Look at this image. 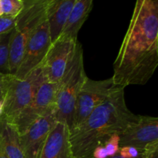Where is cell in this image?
Listing matches in <instances>:
<instances>
[{
  "label": "cell",
  "mask_w": 158,
  "mask_h": 158,
  "mask_svg": "<svg viewBox=\"0 0 158 158\" xmlns=\"http://www.w3.org/2000/svg\"><path fill=\"white\" fill-rule=\"evenodd\" d=\"M3 104H4V101H0V117H2L3 113Z\"/></svg>",
  "instance_id": "obj_25"
},
{
  "label": "cell",
  "mask_w": 158,
  "mask_h": 158,
  "mask_svg": "<svg viewBox=\"0 0 158 158\" xmlns=\"http://www.w3.org/2000/svg\"><path fill=\"white\" fill-rule=\"evenodd\" d=\"M108 158H122L121 157H120V155H119L118 154H117V155H115V156H114V157H108ZM138 158H141L140 157H139Z\"/></svg>",
  "instance_id": "obj_26"
},
{
  "label": "cell",
  "mask_w": 158,
  "mask_h": 158,
  "mask_svg": "<svg viewBox=\"0 0 158 158\" xmlns=\"http://www.w3.org/2000/svg\"><path fill=\"white\" fill-rule=\"evenodd\" d=\"M44 82L42 63L23 80L9 74L3 113L0 119L12 124L20 112L32 101Z\"/></svg>",
  "instance_id": "obj_5"
},
{
  "label": "cell",
  "mask_w": 158,
  "mask_h": 158,
  "mask_svg": "<svg viewBox=\"0 0 158 158\" xmlns=\"http://www.w3.org/2000/svg\"><path fill=\"white\" fill-rule=\"evenodd\" d=\"M77 42L60 37L51 44L42 63L46 82L56 83L61 80L73 56Z\"/></svg>",
  "instance_id": "obj_9"
},
{
  "label": "cell",
  "mask_w": 158,
  "mask_h": 158,
  "mask_svg": "<svg viewBox=\"0 0 158 158\" xmlns=\"http://www.w3.org/2000/svg\"><path fill=\"white\" fill-rule=\"evenodd\" d=\"M118 154L122 158H138L140 157L141 151L134 147L124 146L120 147L118 151Z\"/></svg>",
  "instance_id": "obj_21"
},
{
  "label": "cell",
  "mask_w": 158,
  "mask_h": 158,
  "mask_svg": "<svg viewBox=\"0 0 158 158\" xmlns=\"http://www.w3.org/2000/svg\"><path fill=\"white\" fill-rule=\"evenodd\" d=\"M76 0H48L46 18L49 25L51 43L59 39Z\"/></svg>",
  "instance_id": "obj_13"
},
{
  "label": "cell",
  "mask_w": 158,
  "mask_h": 158,
  "mask_svg": "<svg viewBox=\"0 0 158 158\" xmlns=\"http://www.w3.org/2000/svg\"><path fill=\"white\" fill-rule=\"evenodd\" d=\"M158 140V118L140 115L138 121L120 134V148L131 146L142 151L150 143Z\"/></svg>",
  "instance_id": "obj_11"
},
{
  "label": "cell",
  "mask_w": 158,
  "mask_h": 158,
  "mask_svg": "<svg viewBox=\"0 0 158 158\" xmlns=\"http://www.w3.org/2000/svg\"><path fill=\"white\" fill-rule=\"evenodd\" d=\"M140 157L158 158V140L148 143L141 151Z\"/></svg>",
  "instance_id": "obj_20"
},
{
  "label": "cell",
  "mask_w": 158,
  "mask_h": 158,
  "mask_svg": "<svg viewBox=\"0 0 158 158\" xmlns=\"http://www.w3.org/2000/svg\"><path fill=\"white\" fill-rule=\"evenodd\" d=\"M140 115L128 109L124 88L116 86L106 100L79 126L70 130V143L76 158H91L94 150L115 134L137 123Z\"/></svg>",
  "instance_id": "obj_2"
},
{
  "label": "cell",
  "mask_w": 158,
  "mask_h": 158,
  "mask_svg": "<svg viewBox=\"0 0 158 158\" xmlns=\"http://www.w3.org/2000/svg\"><path fill=\"white\" fill-rule=\"evenodd\" d=\"M3 15L2 13V6H1V0H0V16Z\"/></svg>",
  "instance_id": "obj_27"
},
{
  "label": "cell",
  "mask_w": 158,
  "mask_h": 158,
  "mask_svg": "<svg viewBox=\"0 0 158 158\" xmlns=\"http://www.w3.org/2000/svg\"><path fill=\"white\" fill-rule=\"evenodd\" d=\"M158 66V1L138 0L114 63V85H144Z\"/></svg>",
  "instance_id": "obj_1"
},
{
  "label": "cell",
  "mask_w": 158,
  "mask_h": 158,
  "mask_svg": "<svg viewBox=\"0 0 158 158\" xmlns=\"http://www.w3.org/2000/svg\"><path fill=\"white\" fill-rule=\"evenodd\" d=\"M0 158H8V157L6 154V152H5L4 151V148H3L1 139H0Z\"/></svg>",
  "instance_id": "obj_24"
},
{
  "label": "cell",
  "mask_w": 158,
  "mask_h": 158,
  "mask_svg": "<svg viewBox=\"0 0 158 158\" xmlns=\"http://www.w3.org/2000/svg\"><path fill=\"white\" fill-rule=\"evenodd\" d=\"M10 33L2 35L0 38V72L9 74V40Z\"/></svg>",
  "instance_id": "obj_16"
},
{
  "label": "cell",
  "mask_w": 158,
  "mask_h": 158,
  "mask_svg": "<svg viewBox=\"0 0 158 158\" xmlns=\"http://www.w3.org/2000/svg\"><path fill=\"white\" fill-rule=\"evenodd\" d=\"M102 145L106 149L108 157H114L117 155L120 149V134H115L111 135Z\"/></svg>",
  "instance_id": "obj_18"
},
{
  "label": "cell",
  "mask_w": 158,
  "mask_h": 158,
  "mask_svg": "<svg viewBox=\"0 0 158 158\" xmlns=\"http://www.w3.org/2000/svg\"><path fill=\"white\" fill-rule=\"evenodd\" d=\"M17 17L0 16V35L10 33L15 26Z\"/></svg>",
  "instance_id": "obj_19"
},
{
  "label": "cell",
  "mask_w": 158,
  "mask_h": 158,
  "mask_svg": "<svg viewBox=\"0 0 158 158\" xmlns=\"http://www.w3.org/2000/svg\"><path fill=\"white\" fill-rule=\"evenodd\" d=\"M0 139L8 158H26L14 127L0 119Z\"/></svg>",
  "instance_id": "obj_15"
},
{
  "label": "cell",
  "mask_w": 158,
  "mask_h": 158,
  "mask_svg": "<svg viewBox=\"0 0 158 158\" xmlns=\"http://www.w3.org/2000/svg\"><path fill=\"white\" fill-rule=\"evenodd\" d=\"M3 15L17 17L24 8V0H1Z\"/></svg>",
  "instance_id": "obj_17"
},
{
  "label": "cell",
  "mask_w": 158,
  "mask_h": 158,
  "mask_svg": "<svg viewBox=\"0 0 158 158\" xmlns=\"http://www.w3.org/2000/svg\"><path fill=\"white\" fill-rule=\"evenodd\" d=\"M93 6V0H76L60 37L77 41L79 31L89 16Z\"/></svg>",
  "instance_id": "obj_14"
},
{
  "label": "cell",
  "mask_w": 158,
  "mask_h": 158,
  "mask_svg": "<svg viewBox=\"0 0 158 158\" xmlns=\"http://www.w3.org/2000/svg\"><path fill=\"white\" fill-rule=\"evenodd\" d=\"M9 74H4L0 72V101H4L8 86Z\"/></svg>",
  "instance_id": "obj_22"
},
{
  "label": "cell",
  "mask_w": 158,
  "mask_h": 158,
  "mask_svg": "<svg viewBox=\"0 0 158 158\" xmlns=\"http://www.w3.org/2000/svg\"><path fill=\"white\" fill-rule=\"evenodd\" d=\"M108 154L103 145H99L93 151L91 158H108Z\"/></svg>",
  "instance_id": "obj_23"
},
{
  "label": "cell",
  "mask_w": 158,
  "mask_h": 158,
  "mask_svg": "<svg viewBox=\"0 0 158 158\" xmlns=\"http://www.w3.org/2000/svg\"><path fill=\"white\" fill-rule=\"evenodd\" d=\"M56 122L55 106L19 135V143L26 158H39L44 143Z\"/></svg>",
  "instance_id": "obj_10"
},
{
  "label": "cell",
  "mask_w": 158,
  "mask_h": 158,
  "mask_svg": "<svg viewBox=\"0 0 158 158\" xmlns=\"http://www.w3.org/2000/svg\"><path fill=\"white\" fill-rule=\"evenodd\" d=\"M58 87V83L44 82L41 85L32 101L20 112L11 124L19 135L23 134L32 123L45 115L50 108L55 106Z\"/></svg>",
  "instance_id": "obj_7"
},
{
  "label": "cell",
  "mask_w": 158,
  "mask_h": 158,
  "mask_svg": "<svg viewBox=\"0 0 158 158\" xmlns=\"http://www.w3.org/2000/svg\"><path fill=\"white\" fill-rule=\"evenodd\" d=\"M86 79L83 49L81 44L77 42L73 56L63 78L58 83L59 87L55 100L56 120L67 123L69 129L73 123L77 96Z\"/></svg>",
  "instance_id": "obj_3"
},
{
  "label": "cell",
  "mask_w": 158,
  "mask_h": 158,
  "mask_svg": "<svg viewBox=\"0 0 158 158\" xmlns=\"http://www.w3.org/2000/svg\"><path fill=\"white\" fill-rule=\"evenodd\" d=\"M48 0H24L9 40V74L15 75L29 38L46 18Z\"/></svg>",
  "instance_id": "obj_4"
},
{
  "label": "cell",
  "mask_w": 158,
  "mask_h": 158,
  "mask_svg": "<svg viewBox=\"0 0 158 158\" xmlns=\"http://www.w3.org/2000/svg\"><path fill=\"white\" fill-rule=\"evenodd\" d=\"M111 77L103 80H94L87 77L77 96L70 131L81 124L116 87Z\"/></svg>",
  "instance_id": "obj_6"
},
{
  "label": "cell",
  "mask_w": 158,
  "mask_h": 158,
  "mask_svg": "<svg viewBox=\"0 0 158 158\" xmlns=\"http://www.w3.org/2000/svg\"><path fill=\"white\" fill-rule=\"evenodd\" d=\"M51 44L49 25L45 18L29 38L19 66L13 76L19 80L26 78L43 63Z\"/></svg>",
  "instance_id": "obj_8"
},
{
  "label": "cell",
  "mask_w": 158,
  "mask_h": 158,
  "mask_svg": "<svg viewBox=\"0 0 158 158\" xmlns=\"http://www.w3.org/2000/svg\"><path fill=\"white\" fill-rule=\"evenodd\" d=\"M39 158H76L67 123L56 121L44 143Z\"/></svg>",
  "instance_id": "obj_12"
}]
</instances>
